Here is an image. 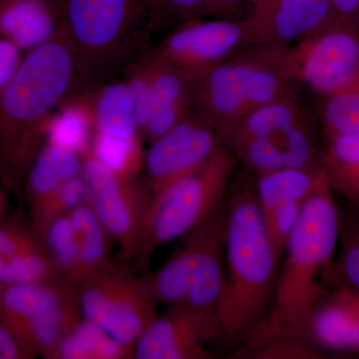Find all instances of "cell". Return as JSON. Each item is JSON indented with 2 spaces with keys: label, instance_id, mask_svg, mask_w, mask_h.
Returning <instances> with one entry per match:
<instances>
[{
  "label": "cell",
  "instance_id": "cell-1",
  "mask_svg": "<svg viewBox=\"0 0 359 359\" xmlns=\"http://www.w3.org/2000/svg\"><path fill=\"white\" fill-rule=\"evenodd\" d=\"M65 27L25 54L13 79L0 91V181L22 195L30 165L46 142L49 120L79 81Z\"/></svg>",
  "mask_w": 359,
  "mask_h": 359
},
{
  "label": "cell",
  "instance_id": "cell-2",
  "mask_svg": "<svg viewBox=\"0 0 359 359\" xmlns=\"http://www.w3.org/2000/svg\"><path fill=\"white\" fill-rule=\"evenodd\" d=\"M226 212V271L216 313V332L236 341L256 330L271 311L280 261L256 196L241 195Z\"/></svg>",
  "mask_w": 359,
  "mask_h": 359
},
{
  "label": "cell",
  "instance_id": "cell-3",
  "mask_svg": "<svg viewBox=\"0 0 359 359\" xmlns=\"http://www.w3.org/2000/svg\"><path fill=\"white\" fill-rule=\"evenodd\" d=\"M334 196L327 181L306 200L285 245L271 309V323L285 334L308 332L320 302V276L334 256L341 231Z\"/></svg>",
  "mask_w": 359,
  "mask_h": 359
},
{
  "label": "cell",
  "instance_id": "cell-4",
  "mask_svg": "<svg viewBox=\"0 0 359 359\" xmlns=\"http://www.w3.org/2000/svg\"><path fill=\"white\" fill-rule=\"evenodd\" d=\"M224 212L219 208L188 233L166 263L143 278L156 302L192 316L208 339L217 337L216 313L224 285Z\"/></svg>",
  "mask_w": 359,
  "mask_h": 359
},
{
  "label": "cell",
  "instance_id": "cell-5",
  "mask_svg": "<svg viewBox=\"0 0 359 359\" xmlns=\"http://www.w3.org/2000/svg\"><path fill=\"white\" fill-rule=\"evenodd\" d=\"M144 16L143 0H65L63 27L81 81H105L129 65Z\"/></svg>",
  "mask_w": 359,
  "mask_h": 359
},
{
  "label": "cell",
  "instance_id": "cell-6",
  "mask_svg": "<svg viewBox=\"0 0 359 359\" xmlns=\"http://www.w3.org/2000/svg\"><path fill=\"white\" fill-rule=\"evenodd\" d=\"M235 164L219 147L204 166L168 191L144 226L133 257L137 263L143 266L158 248L188 235L221 208Z\"/></svg>",
  "mask_w": 359,
  "mask_h": 359
},
{
  "label": "cell",
  "instance_id": "cell-7",
  "mask_svg": "<svg viewBox=\"0 0 359 359\" xmlns=\"http://www.w3.org/2000/svg\"><path fill=\"white\" fill-rule=\"evenodd\" d=\"M76 294L82 318L102 328L131 351L142 332L157 316L158 302L148 292L143 278H137L114 264L77 285Z\"/></svg>",
  "mask_w": 359,
  "mask_h": 359
},
{
  "label": "cell",
  "instance_id": "cell-8",
  "mask_svg": "<svg viewBox=\"0 0 359 359\" xmlns=\"http://www.w3.org/2000/svg\"><path fill=\"white\" fill-rule=\"evenodd\" d=\"M233 145L259 173L309 168L313 146L294 106L285 99L252 111L230 127Z\"/></svg>",
  "mask_w": 359,
  "mask_h": 359
},
{
  "label": "cell",
  "instance_id": "cell-9",
  "mask_svg": "<svg viewBox=\"0 0 359 359\" xmlns=\"http://www.w3.org/2000/svg\"><path fill=\"white\" fill-rule=\"evenodd\" d=\"M280 73L252 62L216 65L198 78L195 97L215 126L231 127L257 108L283 99Z\"/></svg>",
  "mask_w": 359,
  "mask_h": 359
},
{
  "label": "cell",
  "instance_id": "cell-10",
  "mask_svg": "<svg viewBox=\"0 0 359 359\" xmlns=\"http://www.w3.org/2000/svg\"><path fill=\"white\" fill-rule=\"evenodd\" d=\"M219 147L216 126L202 114L187 115L174 128L150 144L143 166L149 179L146 222L168 191L180 180L204 166Z\"/></svg>",
  "mask_w": 359,
  "mask_h": 359
},
{
  "label": "cell",
  "instance_id": "cell-11",
  "mask_svg": "<svg viewBox=\"0 0 359 359\" xmlns=\"http://www.w3.org/2000/svg\"><path fill=\"white\" fill-rule=\"evenodd\" d=\"M89 187V204L125 259H133L140 243L149 207V192L133 179L116 173L92 153L83 156V171Z\"/></svg>",
  "mask_w": 359,
  "mask_h": 359
},
{
  "label": "cell",
  "instance_id": "cell-12",
  "mask_svg": "<svg viewBox=\"0 0 359 359\" xmlns=\"http://www.w3.org/2000/svg\"><path fill=\"white\" fill-rule=\"evenodd\" d=\"M290 65L314 91L325 96L339 91L359 72V29L332 21L306 40Z\"/></svg>",
  "mask_w": 359,
  "mask_h": 359
},
{
  "label": "cell",
  "instance_id": "cell-13",
  "mask_svg": "<svg viewBox=\"0 0 359 359\" xmlns=\"http://www.w3.org/2000/svg\"><path fill=\"white\" fill-rule=\"evenodd\" d=\"M327 181L321 168L316 172L301 168L261 174L257 186V205L280 261L304 203Z\"/></svg>",
  "mask_w": 359,
  "mask_h": 359
},
{
  "label": "cell",
  "instance_id": "cell-14",
  "mask_svg": "<svg viewBox=\"0 0 359 359\" xmlns=\"http://www.w3.org/2000/svg\"><path fill=\"white\" fill-rule=\"evenodd\" d=\"M247 30L233 21L191 23L168 36L152 56L200 77L238 46Z\"/></svg>",
  "mask_w": 359,
  "mask_h": 359
},
{
  "label": "cell",
  "instance_id": "cell-15",
  "mask_svg": "<svg viewBox=\"0 0 359 359\" xmlns=\"http://www.w3.org/2000/svg\"><path fill=\"white\" fill-rule=\"evenodd\" d=\"M207 337L192 316L177 309L157 316L133 346L135 359H208Z\"/></svg>",
  "mask_w": 359,
  "mask_h": 359
},
{
  "label": "cell",
  "instance_id": "cell-16",
  "mask_svg": "<svg viewBox=\"0 0 359 359\" xmlns=\"http://www.w3.org/2000/svg\"><path fill=\"white\" fill-rule=\"evenodd\" d=\"M149 58L152 63L153 111L142 139L151 144L188 115L199 77L154 56Z\"/></svg>",
  "mask_w": 359,
  "mask_h": 359
},
{
  "label": "cell",
  "instance_id": "cell-17",
  "mask_svg": "<svg viewBox=\"0 0 359 359\" xmlns=\"http://www.w3.org/2000/svg\"><path fill=\"white\" fill-rule=\"evenodd\" d=\"M62 20L49 0H0V39L25 54L55 36Z\"/></svg>",
  "mask_w": 359,
  "mask_h": 359
},
{
  "label": "cell",
  "instance_id": "cell-18",
  "mask_svg": "<svg viewBox=\"0 0 359 359\" xmlns=\"http://www.w3.org/2000/svg\"><path fill=\"white\" fill-rule=\"evenodd\" d=\"M308 330L321 346L359 351V292L346 285L316 304Z\"/></svg>",
  "mask_w": 359,
  "mask_h": 359
},
{
  "label": "cell",
  "instance_id": "cell-19",
  "mask_svg": "<svg viewBox=\"0 0 359 359\" xmlns=\"http://www.w3.org/2000/svg\"><path fill=\"white\" fill-rule=\"evenodd\" d=\"M75 294L76 287L65 280L6 285L0 289V314L21 335L28 321Z\"/></svg>",
  "mask_w": 359,
  "mask_h": 359
},
{
  "label": "cell",
  "instance_id": "cell-20",
  "mask_svg": "<svg viewBox=\"0 0 359 359\" xmlns=\"http://www.w3.org/2000/svg\"><path fill=\"white\" fill-rule=\"evenodd\" d=\"M82 171L83 156L45 142L28 169L23 186L22 194L30 210Z\"/></svg>",
  "mask_w": 359,
  "mask_h": 359
},
{
  "label": "cell",
  "instance_id": "cell-21",
  "mask_svg": "<svg viewBox=\"0 0 359 359\" xmlns=\"http://www.w3.org/2000/svg\"><path fill=\"white\" fill-rule=\"evenodd\" d=\"M86 98L91 111L94 133L125 141L142 139L126 82L104 84Z\"/></svg>",
  "mask_w": 359,
  "mask_h": 359
},
{
  "label": "cell",
  "instance_id": "cell-22",
  "mask_svg": "<svg viewBox=\"0 0 359 359\" xmlns=\"http://www.w3.org/2000/svg\"><path fill=\"white\" fill-rule=\"evenodd\" d=\"M77 245V268L74 285L112 266L110 233L96 216L89 202L70 212ZM113 240V238H112Z\"/></svg>",
  "mask_w": 359,
  "mask_h": 359
},
{
  "label": "cell",
  "instance_id": "cell-23",
  "mask_svg": "<svg viewBox=\"0 0 359 359\" xmlns=\"http://www.w3.org/2000/svg\"><path fill=\"white\" fill-rule=\"evenodd\" d=\"M332 21V0H278L261 30L289 43L318 32Z\"/></svg>",
  "mask_w": 359,
  "mask_h": 359
},
{
  "label": "cell",
  "instance_id": "cell-24",
  "mask_svg": "<svg viewBox=\"0 0 359 359\" xmlns=\"http://www.w3.org/2000/svg\"><path fill=\"white\" fill-rule=\"evenodd\" d=\"M81 318L75 294L68 301L28 321L21 330V337L35 355L56 359L59 346Z\"/></svg>",
  "mask_w": 359,
  "mask_h": 359
},
{
  "label": "cell",
  "instance_id": "cell-25",
  "mask_svg": "<svg viewBox=\"0 0 359 359\" xmlns=\"http://www.w3.org/2000/svg\"><path fill=\"white\" fill-rule=\"evenodd\" d=\"M320 168L332 192L359 209V134L332 135Z\"/></svg>",
  "mask_w": 359,
  "mask_h": 359
},
{
  "label": "cell",
  "instance_id": "cell-26",
  "mask_svg": "<svg viewBox=\"0 0 359 359\" xmlns=\"http://www.w3.org/2000/svg\"><path fill=\"white\" fill-rule=\"evenodd\" d=\"M61 104L49 120L46 142L84 156L91 148L94 130L86 96L72 97Z\"/></svg>",
  "mask_w": 359,
  "mask_h": 359
},
{
  "label": "cell",
  "instance_id": "cell-27",
  "mask_svg": "<svg viewBox=\"0 0 359 359\" xmlns=\"http://www.w3.org/2000/svg\"><path fill=\"white\" fill-rule=\"evenodd\" d=\"M126 358H133L131 351L84 318L65 337L56 354V359Z\"/></svg>",
  "mask_w": 359,
  "mask_h": 359
},
{
  "label": "cell",
  "instance_id": "cell-28",
  "mask_svg": "<svg viewBox=\"0 0 359 359\" xmlns=\"http://www.w3.org/2000/svg\"><path fill=\"white\" fill-rule=\"evenodd\" d=\"M45 254L53 262L62 280L74 285L77 245L70 215L58 217L35 235Z\"/></svg>",
  "mask_w": 359,
  "mask_h": 359
},
{
  "label": "cell",
  "instance_id": "cell-29",
  "mask_svg": "<svg viewBox=\"0 0 359 359\" xmlns=\"http://www.w3.org/2000/svg\"><path fill=\"white\" fill-rule=\"evenodd\" d=\"M89 187L83 174L65 182L32 211V230L39 233L58 217L70 214L78 205L89 202Z\"/></svg>",
  "mask_w": 359,
  "mask_h": 359
},
{
  "label": "cell",
  "instance_id": "cell-30",
  "mask_svg": "<svg viewBox=\"0 0 359 359\" xmlns=\"http://www.w3.org/2000/svg\"><path fill=\"white\" fill-rule=\"evenodd\" d=\"M142 141L120 140L94 133L90 152L116 173L134 180L144 166Z\"/></svg>",
  "mask_w": 359,
  "mask_h": 359
},
{
  "label": "cell",
  "instance_id": "cell-31",
  "mask_svg": "<svg viewBox=\"0 0 359 359\" xmlns=\"http://www.w3.org/2000/svg\"><path fill=\"white\" fill-rule=\"evenodd\" d=\"M323 118L330 136L359 134V72L351 83L327 96Z\"/></svg>",
  "mask_w": 359,
  "mask_h": 359
},
{
  "label": "cell",
  "instance_id": "cell-32",
  "mask_svg": "<svg viewBox=\"0 0 359 359\" xmlns=\"http://www.w3.org/2000/svg\"><path fill=\"white\" fill-rule=\"evenodd\" d=\"M62 280L43 250L6 257L0 289L6 285Z\"/></svg>",
  "mask_w": 359,
  "mask_h": 359
},
{
  "label": "cell",
  "instance_id": "cell-33",
  "mask_svg": "<svg viewBox=\"0 0 359 359\" xmlns=\"http://www.w3.org/2000/svg\"><path fill=\"white\" fill-rule=\"evenodd\" d=\"M126 84L133 100L137 126L142 137L153 111V73L150 58L130 65Z\"/></svg>",
  "mask_w": 359,
  "mask_h": 359
},
{
  "label": "cell",
  "instance_id": "cell-34",
  "mask_svg": "<svg viewBox=\"0 0 359 359\" xmlns=\"http://www.w3.org/2000/svg\"><path fill=\"white\" fill-rule=\"evenodd\" d=\"M341 250L339 269L346 282V287L359 292V221L349 224L340 231Z\"/></svg>",
  "mask_w": 359,
  "mask_h": 359
},
{
  "label": "cell",
  "instance_id": "cell-35",
  "mask_svg": "<svg viewBox=\"0 0 359 359\" xmlns=\"http://www.w3.org/2000/svg\"><path fill=\"white\" fill-rule=\"evenodd\" d=\"M42 250L32 230L15 223H0V254L6 257Z\"/></svg>",
  "mask_w": 359,
  "mask_h": 359
},
{
  "label": "cell",
  "instance_id": "cell-36",
  "mask_svg": "<svg viewBox=\"0 0 359 359\" xmlns=\"http://www.w3.org/2000/svg\"><path fill=\"white\" fill-rule=\"evenodd\" d=\"M35 356L20 332L0 314V359H32Z\"/></svg>",
  "mask_w": 359,
  "mask_h": 359
},
{
  "label": "cell",
  "instance_id": "cell-37",
  "mask_svg": "<svg viewBox=\"0 0 359 359\" xmlns=\"http://www.w3.org/2000/svg\"><path fill=\"white\" fill-rule=\"evenodd\" d=\"M25 57L15 45L0 39V91L13 79Z\"/></svg>",
  "mask_w": 359,
  "mask_h": 359
},
{
  "label": "cell",
  "instance_id": "cell-38",
  "mask_svg": "<svg viewBox=\"0 0 359 359\" xmlns=\"http://www.w3.org/2000/svg\"><path fill=\"white\" fill-rule=\"evenodd\" d=\"M332 21L359 29V0H332Z\"/></svg>",
  "mask_w": 359,
  "mask_h": 359
},
{
  "label": "cell",
  "instance_id": "cell-39",
  "mask_svg": "<svg viewBox=\"0 0 359 359\" xmlns=\"http://www.w3.org/2000/svg\"><path fill=\"white\" fill-rule=\"evenodd\" d=\"M250 1L254 7V18L252 21L257 29L261 30L262 26L275 8L278 0H250Z\"/></svg>",
  "mask_w": 359,
  "mask_h": 359
},
{
  "label": "cell",
  "instance_id": "cell-40",
  "mask_svg": "<svg viewBox=\"0 0 359 359\" xmlns=\"http://www.w3.org/2000/svg\"><path fill=\"white\" fill-rule=\"evenodd\" d=\"M6 193L0 188V219H1L2 215H4V211H6Z\"/></svg>",
  "mask_w": 359,
  "mask_h": 359
},
{
  "label": "cell",
  "instance_id": "cell-41",
  "mask_svg": "<svg viewBox=\"0 0 359 359\" xmlns=\"http://www.w3.org/2000/svg\"><path fill=\"white\" fill-rule=\"evenodd\" d=\"M6 257L4 255L0 254V285H1L2 271H4V266H6Z\"/></svg>",
  "mask_w": 359,
  "mask_h": 359
},
{
  "label": "cell",
  "instance_id": "cell-42",
  "mask_svg": "<svg viewBox=\"0 0 359 359\" xmlns=\"http://www.w3.org/2000/svg\"><path fill=\"white\" fill-rule=\"evenodd\" d=\"M219 4L223 6V4H238V2L243 1V0H219Z\"/></svg>",
  "mask_w": 359,
  "mask_h": 359
}]
</instances>
